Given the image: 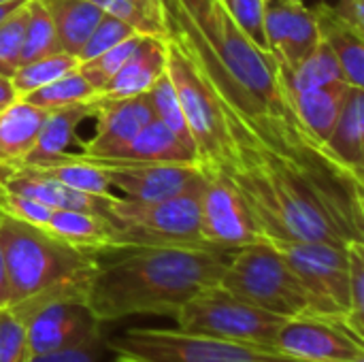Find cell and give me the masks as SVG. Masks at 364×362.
Listing matches in <instances>:
<instances>
[{
  "label": "cell",
  "instance_id": "1",
  "mask_svg": "<svg viewBox=\"0 0 364 362\" xmlns=\"http://www.w3.org/2000/svg\"><path fill=\"white\" fill-rule=\"evenodd\" d=\"M220 109L228 145L218 169L245 198L264 241L364 243L363 177L292 122Z\"/></svg>",
  "mask_w": 364,
  "mask_h": 362
},
{
  "label": "cell",
  "instance_id": "2",
  "mask_svg": "<svg viewBox=\"0 0 364 362\" xmlns=\"http://www.w3.org/2000/svg\"><path fill=\"white\" fill-rule=\"evenodd\" d=\"M158 6L164 34L181 45L222 105L301 126L279 87L275 58L237 28L222 0H158Z\"/></svg>",
  "mask_w": 364,
  "mask_h": 362
},
{
  "label": "cell",
  "instance_id": "3",
  "mask_svg": "<svg viewBox=\"0 0 364 362\" xmlns=\"http://www.w3.org/2000/svg\"><path fill=\"white\" fill-rule=\"evenodd\" d=\"M230 254L207 247L128 245L98 256L85 307L100 322L166 316L215 286Z\"/></svg>",
  "mask_w": 364,
  "mask_h": 362
},
{
  "label": "cell",
  "instance_id": "4",
  "mask_svg": "<svg viewBox=\"0 0 364 362\" xmlns=\"http://www.w3.org/2000/svg\"><path fill=\"white\" fill-rule=\"evenodd\" d=\"M9 303L87 301L98 256L81 252L45 228L9 218L0 211Z\"/></svg>",
  "mask_w": 364,
  "mask_h": 362
},
{
  "label": "cell",
  "instance_id": "5",
  "mask_svg": "<svg viewBox=\"0 0 364 362\" xmlns=\"http://www.w3.org/2000/svg\"><path fill=\"white\" fill-rule=\"evenodd\" d=\"M218 284L230 294L282 318L318 316L309 290L269 241L232 252Z\"/></svg>",
  "mask_w": 364,
  "mask_h": 362
},
{
  "label": "cell",
  "instance_id": "6",
  "mask_svg": "<svg viewBox=\"0 0 364 362\" xmlns=\"http://www.w3.org/2000/svg\"><path fill=\"white\" fill-rule=\"evenodd\" d=\"M107 348L136 362H296L273 348L235 344L183 329H128Z\"/></svg>",
  "mask_w": 364,
  "mask_h": 362
},
{
  "label": "cell",
  "instance_id": "7",
  "mask_svg": "<svg viewBox=\"0 0 364 362\" xmlns=\"http://www.w3.org/2000/svg\"><path fill=\"white\" fill-rule=\"evenodd\" d=\"M203 186L205 177L190 190L162 201H132L115 196L109 220L119 230L126 245L207 247L200 237Z\"/></svg>",
  "mask_w": 364,
  "mask_h": 362
},
{
  "label": "cell",
  "instance_id": "8",
  "mask_svg": "<svg viewBox=\"0 0 364 362\" xmlns=\"http://www.w3.org/2000/svg\"><path fill=\"white\" fill-rule=\"evenodd\" d=\"M173 320L177 322V329L190 333L211 335L235 344L273 348L275 333L286 318L260 309L215 284L192 297Z\"/></svg>",
  "mask_w": 364,
  "mask_h": 362
},
{
  "label": "cell",
  "instance_id": "9",
  "mask_svg": "<svg viewBox=\"0 0 364 362\" xmlns=\"http://www.w3.org/2000/svg\"><path fill=\"white\" fill-rule=\"evenodd\" d=\"M166 36V34H164ZM166 75L177 92L200 169H218L228 145L224 117L213 90L181 45L166 36Z\"/></svg>",
  "mask_w": 364,
  "mask_h": 362
},
{
  "label": "cell",
  "instance_id": "10",
  "mask_svg": "<svg viewBox=\"0 0 364 362\" xmlns=\"http://www.w3.org/2000/svg\"><path fill=\"white\" fill-rule=\"evenodd\" d=\"M271 245H275L305 284L316 303L318 316L337 320L346 326L350 273L348 245L328 241H275Z\"/></svg>",
  "mask_w": 364,
  "mask_h": 362
},
{
  "label": "cell",
  "instance_id": "11",
  "mask_svg": "<svg viewBox=\"0 0 364 362\" xmlns=\"http://www.w3.org/2000/svg\"><path fill=\"white\" fill-rule=\"evenodd\" d=\"M205 186L200 192V237L207 247L232 254L254 245L262 233L232 181L222 169H203Z\"/></svg>",
  "mask_w": 364,
  "mask_h": 362
},
{
  "label": "cell",
  "instance_id": "12",
  "mask_svg": "<svg viewBox=\"0 0 364 362\" xmlns=\"http://www.w3.org/2000/svg\"><path fill=\"white\" fill-rule=\"evenodd\" d=\"M79 156L96 164L107 177L113 190H119L122 196L132 201H162L177 196L192 186H196L205 173L194 162H143V160H111Z\"/></svg>",
  "mask_w": 364,
  "mask_h": 362
},
{
  "label": "cell",
  "instance_id": "13",
  "mask_svg": "<svg viewBox=\"0 0 364 362\" xmlns=\"http://www.w3.org/2000/svg\"><path fill=\"white\" fill-rule=\"evenodd\" d=\"M273 348L296 362H343L364 356V339L341 322L318 316L286 318L275 333Z\"/></svg>",
  "mask_w": 364,
  "mask_h": 362
},
{
  "label": "cell",
  "instance_id": "14",
  "mask_svg": "<svg viewBox=\"0 0 364 362\" xmlns=\"http://www.w3.org/2000/svg\"><path fill=\"white\" fill-rule=\"evenodd\" d=\"M264 32L269 53L282 68L296 66L320 43L314 9L303 0H269Z\"/></svg>",
  "mask_w": 364,
  "mask_h": 362
},
{
  "label": "cell",
  "instance_id": "15",
  "mask_svg": "<svg viewBox=\"0 0 364 362\" xmlns=\"http://www.w3.org/2000/svg\"><path fill=\"white\" fill-rule=\"evenodd\" d=\"M15 314V312H13ZM28 331V346L32 356L49 354L60 350L87 333H92L100 322H96L85 303L75 301H51L15 314ZM105 326V324H102Z\"/></svg>",
  "mask_w": 364,
  "mask_h": 362
},
{
  "label": "cell",
  "instance_id": "16",
  "mask_svg": "<svg viewBox=\"0 0 364 362\" xmlns=\"http://www.w3.org/2000/svg\"><path fill=\"white\" fill-rule=\"evenodd\" d=\"M96 128L90 141L83 143L81 154L85 156H105L122 143L130 141L136 132H141L151 119L154 109L149 102V94H139L130 98H90Z\"/></svg>",
  "mask_w": 364,
  "mask_h": 362
},
{
  "label": "cell",
  "instance_id": "17",
  "mask_svg": "<svg viewBox=\"0 0 364 362\" xmlns=\"http://www.w3.org/2000/svg\"><path fill=\"white\" fill-rule=\"evenodd\" d=\"M45 230L55 239L94 256H102L113 250L128 247L119 230L105 215L92 211L51 209Z\"/></svg>",
  "mask_w": 364,
  "mask_h": 362
},
{
  "label": "cell",
  "instance_id": "18",
  "mask_svg": "<svg viewBox=\"0 0 364 362\" xmlns=\"http://www.w3.org/2000/svg\"><path fill=\"white\" fill-rule=\"evenodd\" d=\"M166 70V36L145 34L128 62L98 92L102 98H130L145 94Z\"/></svg>",
  "mask_w": 364,
  "mask_h": 362
},
{
  "label": "cell",
  "instance_id": "19",
  "mask_svg": "<svg viewBox=\"0 0 364 362\" xmlns=\"http://www.w3.org/2000/svg\"><path fill=\"white\" fill-rule=\"evenodd\" d=\"M314 15L318 21L320 41L337 58L346 81L350 85L364 87V32L348 23L337 9L326 2L314 6Z\"/></svg>",
  "mask_w": 364,
  "mask_h": 362
},
{
  "label": "cell",
  "instance_id": "20",
  "mask_svg": "<svg viewBox=\"0 0 364 362\" xmlns=\"http://www.w3.org/2000/svg\"><path fill=\"white\" fill-rule=\"evenodd\" d=\"M348 81H335L326 83L320 87L303 90V92H292L286 96L288 105L292 107L296 119L301 126L324 147L331 130L337 122V115L341 111V105L350 92Z\"/></svg>",
  "mask_w": 364,
  "mask_h": 362
},
{
  "label": "cell",
  "instance_id": "21",
  "mask_svg": "<svg viewBox=\"0 0 364 362\" xmlns=\"http://www.w3.org/2000/svg\"><path fill=\"white\" fill-rule=\"evenodd\" d=\"M326 151L346 169L364 173V87L352 85L326 141Z\"/></svg>",
  "mask_w": 364,
  "mask_h": 362
},
{
  "label": "cell",
  "instance_id": "22",
  "mask_svg": "<svg viewBox=\"0 0 364 362\" xmlns=\"http://www.w3.org/2000/svg\"><path fill=\"white\" fill-rule=\"evenodd\" d=\"M111 160H143V162H196V154L181 143L160 119H151L141 132H136L130 141L111 149L105 156Z\"/></svg>",
  "mask_w": 364,
  "mask_h": 362
},
{
  "label": "cell",
  "instance_id": "23",
  "mask_svg": "<svg viewBox=\"0 0 364 362\" xmlns=\"http://www.w3.org/2000/svg\"><path fill=\"white\" fill-rule=\"evenodd\" d=\"M45 117V109H38L23 98H17L0 111V164H17L28 158Z\"/></svg>",
  "mask_w": 364,
  "mask_h": 362
},
{
  "label": "cell",
  "instance_id": "24",
  "mask_svg": "<svg viewBox=\"0 0 364 362\" xmlns=\"http://www.w3.org/2000/svg\"><path fill=\"white\" fill-rule=\"evenodd\" d=\"M92 115H94V111H92L90 100L47 111V117L41 126V132L36 137L32 151L28 154V158L23 162H17V164H32V162H41V160H51V158L68 151V147L77 139V128Z\"/></svg>",
  "mask_w": 364,
  "mask_h": 362
},
{
  "label": "cell",
  "instance_id": "25",
  "mask_svg": "<svg viewBox=\"0 0 364 362\" xmlns=\"http://www.w3.org/2000/svg\"><path fill=\"white\" fill-rule=\"evenodd\" d=\"M41 2L55 26L62 51L77 58L105 13L90 0H41Z\"/></svg>",
  "mask_w": 364,
  "mask_h": 362
},
{
  "label": "cell",
  "instance_id": "26",
  "mask_svg": "<svg viewBox=\"0 0 364 362\" xmlns=\"http://www.w3.org/2000/svg\"><path fill=\"white\" fill-rule=\"evenodd\" d=\"M277 79H279V87H282L284 96H288L292 92L320 87L326 83H335V81H346L337 58L322 41L296 66H292V68L277 66Z\"/></svg>",
  "mask_w": 364,
  "mask_h": 362
},
{
  "label": "cell",
  "instance_id": "27",
  "mask_svg": "<svg viewBox=\"0 0 364 362\" xmlns=\"http://www.w3.org/2000/svg\"><path fill=\"white\" fill-rule=\"evenodd\" d=\"M73 190H81V192H87V194H96V196H111L113 194V188L109 186L107 177L102 175V171L83 160L79 154H60L51 160H41V162H32V164H26Z\"/></svg>",
  "mask_w": 364,
  "mask_h": 362
},
{
  "label": "cell",
  "instance_id": "28",
  "mask_svg": "<svg viewBox=\"0 0 364 362\" xmlns=\"http://www.w3.org/2000/svg\"><path fill=\"white\" fill-rule=\"evenodd\" d=\"M77 66H79V60L75 55H70L66 51H55V53L19 64V68L13 73L11 81H13V87L17 90V96L21 98L26 94H30L38 87H45V85L53 83L55 79L73 73Z\"/></svg>",
  "mask_w": 364,
  "mask_h": 362
},
{
  "label": "cell",
  "instance_id": "29",
  "mask_svg": "<svg viewBox=\"0 0 364 362\" xmlns=\"http://www.w3.org/2000/svg\"><path fill=\"white\" fill-rule=\"evenodd\" d=\"M62 51L55 26L41 0H26V23L21 41V64Z\"/></svg>",
  "mask_w": 364,
  "mask_h": 362
},
{
  "label": "cell",
  "instance_id": "30",
  "mask_svg": "<svg viewBox=\"0 0 364 362\" xmlns=\"http://www.w3.org/2000/svg\"><path fill=\"white\" fill-rule=\"evenodd\" d=\"M96 96V90L90 85V81L79 73V68H75L73 73L55 79L53 83L38 87L26 96H21L26 102L45 109V111H53V109H62V107H70V105H79L85 102L90 98Z\"/></svg>",
  "mask_w": 364,
  "mask_h": 362
},
{
  "label": "cell",
  "instance_id": "31",
  "mask_svg": "<svg viewBox=\"0 0 364 362\" xmlns=\"http://www.w3.org/2000/svg\"><path fill=\"white\" fill-rule=\"evenodd\" d=\"M149 94V102H151V109H154V117L160 119L181 143H186L192 151H194V141L190 137V130H188V122H186V115H183V109L179 105V98H177V92L166 75V70L154 81V85L147 90ZM196 154V151H194Z\"/></svg>",
  "mask_w": 364,
  "mask_h": 362
},
{
  "label": "cell",
  "instance_id": "32",
  "mask_svg": "<svg viewBox=\"0 0 364 362\" xmlns=\"http://www.w3.org/2000/svg\"><path fill=\"white\" fill-rule=\"evenodd\" d=\"M145 34L141 32H134L132 36L124 38L122 43H117L115 47L98 53L96 58L92 60H85V62H79V73L90 81V85L96 90V94L113 79V75L128 62V58L134 53V49L139 47V43L143 41Z\"/></svg>",
  "mask_w": 364,
  "mask_h": 362
},
{
  "label": "cell",
  "instance_id": "33",
  "mask_svg": "<svg viewBox=\"0 0 364 362\" xmlns=\"http://www.w3.org/2000/svg\"><path fill=\"white\" fill-rule=\"evenodd\" d=\"M348 320L346 326L364 339V243H348Z\"/></svg>",
  "mask_w": 364,
  "mask_h": 362
},
{
  "label": "cell",
  "instance_id": "34",
  "mask_svg": "<svg viewBox=\"0 0 364 362\" xmlns=\"http://www.w3.org/2000/svg\"><path fill=\"white\" fill-rule=\"evenodd\" d=\"M269 0H222L224 9L237 23V28L262 51L269 53L267 32H264V13Z\"/></svg>",
  "mask_w": 364,
  "mask_h": 362
},
{
  "label": "cell",
  "instance_id": "35",
  "mask_svg": "<svg viewBox=\"0 0 364 362\" xmlns=\"http://www.w3.org/2000/svg\"><path fill=\"white\" fill-rule=\"evenodd\" d=\"M26 23V2L0 21V75L13 77L21 64V41Z\"/></svg>",
  "mask_w": 364,
  "mask_h": 362
},
{
  "label": "cell",
  "instance_id": "36",
  "mask_svg": "<svg viewBox=\"0 0 364 362\" xmlns=\"http://www.w3.org/2000/svg\"><path fill=\"white\" fill-rule=\"evenodd\" d=\"M26 324L9 305H0V362H30Z\"/></svg>",
  "mask_w": 364,
  "mask_h": 362
},
{
  "label": "cell",
  "instance_id": "37",
  "mask_svg": "<svg viewBox=\"0 0 364 362\" xmlns=\"http://www.w3.org/2000/svg\"><path fill=\"white\" fill-rule=\"evenodd\" d=\"M105 348H107V337H105V331L100 324L85 337H81L60 350H53L49 354L32 356L30 362H98Z\"/></svg>",
  "mask_w": 364,
  "mask_h": 362
},
{
  "label": "cell",
  "instance_id": "38",
  "mask_svg": "<svg viewBox=\"0 0 364 362\" xmlns=\"http://www.w3.org/2000/svg\"><path fill=\"white\" fill-rule=\"evenodd\" d=\"M90 2L96 4L102 13L126 21L141 34H158V36L164 34L162 19L139 6L134 0H90Z\"/></svg>",
  "mask_w": 364,
  "mask_h": 362
},
{
  "label": "cell",
  "instance_id": "39",
  "mask_svg": "<svg viewBox=\"0 0 364 362\" xmlns=\"http://www.w3.org/2000/svg\"><path fill=\"white\" fill-rule=\"evenodd\" d=\"M136 30L132 26H128L126 21L113 17V15H102V19L98 21V26L94 28V32L90 34V38L85 41L83 49L79 51L77 60L79 62H85V60H92L96 58L98 53L115 47L117 43H122L124 38L132 36Z\"/></svg>",
  "mask_w": 364,
  "mask_h": 362
},
{
  "label": "cell",
  "instance_id": "40",
  "mask_svg": "<svg viewBox=\"0 0 364 362\" xmlns=\"http://www.w3.org/2000/svg\"><path fill=\"white\" fill-rule=\"evenodd\" d=\"M51 209L53 207H49V205H45V203H41L36 198L15 194V192H9V190L0 188V211L4 215H9V218L32 224L36 228H45L47 220L51 215Z\"/></svg>",
  "mask_w": 364,
  "mask_h": 362
},
{
  "label": "cell",
  "instance_id": "41",
  "mask_svg": "<svg viewBox=\"0 0 364 362\" xmlns=\"http://www.w3.org/2000/svg\"><path fill=\"white\" fill-rule=\"evenodd\" d=\"M335 9L348 23L364 32V0H337Z\"/></svg>",
  "mask_w": 364,
  "mask_h": 362
},
{
  "label": "cell",
  "instance_id": "42",
  "mask_svg": "<svg viewBox=\"0 0 364 362\" xmlns=\"http://www.w3.org/2000/svg\"><path fill=\"white\" fill-rule=\"evenodd\" d=\"M17 98H19V96H17V90L13 87L11 77L0 75V111H2V109H6L9 105H13Z\"/></svg>",
  "mask_w": 364,
  "mask_h": 362
},
{
  "label": "cell",
  "instance_id": "43",
  "mask_svg": "<svg viewBox=\"0 0 364 362\" xmlns=\"http://www.w3.org/2000/svg\"><path fill=\"white\" fill-rule=\"evenodd\" d=\"M9 303V280H6V265H4V250L0 239V305Z\"/></svg>",
  "mask_w": 364,
  "mask_h": 362
},
{
  "label": "cell",
  "instance_id": "44",
  "mask_svg": "<svg viewBox=\"0 0 364 362\" xmlns=\"http://www.w3.org/2000/svg\"><path fill=\"white\" fill-rule=\"evenodd\" d=\"M23 2H26V0H6V2H0V21L6 19V17H9L17 6H21Z\"/></svg>",
  "mask_w": 364,
  "mask_h": 362
},
{
  "label": "cell",
  "instance_id": "45",
  "mask_svg": "<svg viewBox=\"0 0 364 362\" xmlns=\"http://www.w3.org/2000/svg\"><path fill=\"white\" fill-rule=\"evenodd\" d=\"M139 6H143L145 11H149L151 15H158L160 17V6H158V0H134Z\"/></svg>",
  "mask_w": 364,
  "mask_h": 362
},
{
  "label": "cell",
  "instance_id": "46",
  "mask_svg": "<svg viewBox=\"0 0 364 362\" xmlns=\"http://www.w3.org/2000/svg\"><path fill=\"white\" fill-rule=\"evenodd\" d=\"M113 362H136V361H132V358H128V356H119V354H115Z\"/></svg>",
  "mask_w": 364,
  "mask_h": 362
},
{
  "label": "cell",
  "instance_id": "47",
  "mask_svg": "<svg viewBox=\"0 0 364 362\" xmlns=\"http://www.w3.org/2000/svg\"><path fill=\"white\" fill-rule=\"evenodd\" d=\"M0 2H6V0H0Z\"/></svg>",
  "mask_w": 364,
  "mask_h": 362
}]
</instances>
